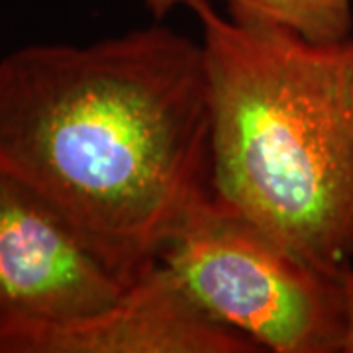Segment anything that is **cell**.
Returning <instances> with one entry per match:
<instances>
[{
    "label": "cell",
    "instance_id": "ba28073f",
    "mask_svg": "<svg viewBox=\"0 0 353 353\" xmlns=\"http://www.w3.org/2000/svg\"><path fill=\"white\" fill-rule=\"evenodd\" d=\"M143 2H145V6L150 8V12H152L157 20L165 18L171 10H175L176 6L187 4V0H143Z\"/></svg>",
    "mask_w": 353,
    "mask_h": 353
},
{
    "label": "cell",
    "instance_id": "52a82bcc",
    "mask_svg": "<svg viewBox=\"0 0 353 353\" xmlns=\"http://www.w3.org/2000/svg\"><path fill=\"white\" fill-rule=\"evenodd\" d=\"M343 290H345V310H347V332L343 353H353V257L347 271L343 273Z\"/></svg>",
    "mask_w": 353,
    "mask_h": 353
},
{
    "label": "cell",
    "instance_id": "3957f363",
    "mask_svg": "<svg viewBox=\"0 0 353 353\" xmlns=\"http://www.w3.org/2000/svg\"><path fill=\"white\" fill-rule=\"evenodd\" d=\"M159 263L208 314L263 352L343 353V279L304 261L212 194L190 206Z\"/></svg>",
    "mask_w": 353,
    "mask_h": 353
},
{
    "label": "cell",
    "instance_id": "8992f818",
    "mask_svg": "<svg viewBox=\"0 0 353 353\" xmlns=\"http://www.w3.org/2000/svg\"><path fill=\"white\" fill-rule=\"evenodd\" d=\"M238 24L275 26L312 43L353 39L352 0H226Z\"/></svg>",
    "mask_w": 353,
    "mask_h": 353
},
{
    "label": "cell",
    "instance_id": "277c9868",
    "mask_svg": "<svg viewBox=\"0 0 353 353\" xmlns=\"http://www.w3.org/2000/svg\"><path fill=\"white\" fill-rule=\"evenodd\" d=\"M252 338L208 314L163 263L99 312L0 320V353H257Z\"/></svg>",
    "mask_w": 353,
    "mask_h": 353
},
{
    "label": "cell",
    "instance_id": "6da1fadb",
    "mask_svg": "<svg viewBox=\"0 0 353 353\" xmlns=\"http://www.w3.org/2000/svg\"><path fill=\"white\" fill-rule=\"evenodd\" d=\"M0 171L75 228L126 285L212 194L202 43L165 26L0 59Z\"/></svg>",
    "mask_w": 353,
    "mask_h": 353
},
{
    "label": "cell",
    "instance_id": "5b68a950",
    "mask_svg": "<svg viewBox=\"0 0 353 353\" xmlns=\"http://www.w3.org/2000/svg\"><path fill=\"white\" fill-rule=\"evenodd\" d=\"M128 287L50 202L0 171V320L92 314Z\"/></svg>",
    "mask_w": 353,
    "mask_h": 353
},
{
    "label": "cell",
    "instance_id": "7a4b0ae2",
    "mask_svg": "<svg viewBox=\"0 0 353 353\" xmlns=\"http://www.w3.org/2000/svg\"><path fill=\"white\" fill-rule=\"evenodd\" d=\"M212 101V196L343 279L353 257V39L312 43L187 0Z\"/></svg>",
    "mask_w": 353,
    "mask_h": 353
}]
</instances>
